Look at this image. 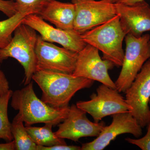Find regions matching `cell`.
Masks as SVG:
<instances>
[{"label": "cell", "mask_w": 150, "mask_h": 150, "mask_svg": "<svg viewBox=\"0 0 150 150\" xmlns=\"http://www.w3.org/2000/svg\"><path fill=\"white\" fill-rule=\"evenodd\" d=\"M16 150L15 142L14 140L6 143L0 144V150Z\"/></svg>", "instance_id": "obj_25"}, {"label": "cell", "mask_w": 150, "mask_h": 150, "mask_svg": "<svg viewBox=\"0 0 150 150\" xmlns=\"http://www.w3.org/2000/svg\"><path fill=\"white\" fill-rule=\"evenodd\" d=\"M38 15L58 28L65 30H74L75 8L72 3L52 0L44 6Z\"/></svg>", "instance_id": "obj_15"}, {"label": "cell", "mask_w": 150, "mask_h": 150, "mask_svg": "<svg viewBox=\"0 0 150 150\" xmlns=\"http://www.w3.org/2000/svg\"><path fill=\"white\" fill-rule=\"evenodd\" d=\"M11 106L18 110L25 126L38 123L58 125L67 118L69 106L64 108L51 107L39 99L35 94L31 81L21 89L13 92Z\"/></svg>", "instance_id": "obj_2"}, {"label": "cell", "mask_w": 150, "mask_h": 150, "mask_svg": "<svg viewBox=\"0 0 150 150\" xmlns=\"http://www.w3.org/2000/svg\"><path fill=\"white\" fill-rule=\"evenodd\" d=\"M126 34L123 31L118 15L103 24L81 35L83 40L101 51L102 59L121 67L124 53L122 46Z\"/></svg>", "instance_id": "obj_3"}, {"label": "cell", "mask_w": 150, "mask_h": 150, "mask_svg": "<svg viewBox=\"0 0 150 150\" xmlns=\"http://www.w3.org/2000/svg\"><path fill=\"white\" fill-rule=\"evenodd\" d=\"M147 126V132L144 137L137 139L126 138L125 140L130 144L136 145L142 150H150V121Z\"/></svg>", "instance_id": "obj_21"}, {"label": "cell", "mask_w": 150, "mask_h": 150, "mask_svg": "<svg viewBox=\"0 0 150 150\" xmlns=\"http://www.w3.org/2000/svg\"><path fill=\"white\" fill-rule=\"evenodd\" d=\"M13 91L10 90L0 96V139L7 142L13 140L11 131V123L10 122L8 114L9 102Z\"/></svg>", "instance_id": "obj_18"}, {"label": "cell", "mask_w": 150, "mask_h": 150, "mask_svg": "<svg viewBox=\"0 0 150 150\" xmlns=\"http://www.w3.org/2000/svg\"><path fill=\"white\" fill-rule=\"evenodd\" d=\"M53 125L45 124L43 127L25 126L28 133L37 146H51L59 144H67L64 139L59 138L52 131Z\"/></svg>", "instance_id": "obj_16"}, {"label": "cell", "mask_w": 150, "mask_h": 150, "mask_svg": "<svg viewBox=\"0 0 150 150\" xmlns=\"http://www.w3.org/2000/svg\"><path fill=\"white\" fill-rule=\"evenodd\" d=\"M52 0H16L18 12L28 15L38 14L44 6Z\"/></svg>", "instance_id": "obj_20"}, {"label": "cell", "mask_w": 150, "mask_h": 150, "mask_svg": "<svg viewBox=\"0 0 150 150\" xmlns=\"http://www.w3.org/2000/svg\"><path fill=\"white\" fill-rule=\"evenodd\" d=\"M112 123L105 126L97 138L88 143L82 144L81 150H102L119 135L130 134L139 138L142 134V127L130 112L112 115Z\"/></svg>", "instance_id": "obj_13"}, {"label": "cell", "mask_w": 150, "mask_h": 150, "mask_svg": "<svg viewBox=\"0 0 150 150\" xmlns=\"http://www.w3.org/2000/svg\"><path fill=\"white\" fill-rule=\"evenodd\" d=\"M107 1L110 3H112V4H115V3H118L121 0H107Z\"/></svg>", "instance_id": "obj_27"}, {"label": "cell", "mask_w": 150, "mask_h": 150, "mask_svg": "<svg viewBox=\"0 0 150 150\" xmlns=\"http://www.w3.org/2000/svg\"><path fill=\"white\" fill-rule=\"evenodd\" d=\"M81 147L74 145L59 144L51 146H37V150H81Z\"/></svg>", "instance_id": "obj_23"}, {"label": "cell", "mask_w": 150, "mask_h": 150, "mask_svg": "<svg viewBox=\"0 0 150 150\" xmlns=\"http://www.w3.org/2000/svg\"><path fill=\"white\" fill-rule=\"evenodd\" d=\"M125 93L126 102L132 108L131 114L142 128L147 126L150 121V58Z\"/></svg>", "instance_id": "obj_9"}, {"label": "cell", "mask_w": 150, "mask_h": 150, "mask_svg": "<svg viewBox=\"0 0 150 150\" xmlns=\"http://www.w3.org/2000/svg\"><path fill=\"white\" fill-rule=\"evenodd\" d=\"M74 5V30L82 35L117 15L115 4L107 0H71Z\"/></svg>", "instance_id": "obj_7"}, {"label": "cell", "mask_w": 150, "mask_h": 150, "mask_svg": "<svg viewBox=\"0 0 150 150\" xmlns=\"http://www.w3.org/2000/svg\"><path fill=\"white\" fill-rule=\"evenodd\" d=\"M0 11L10 17L18 12V6L13 0H0Z\"/></svg>", "instance_id": "obj_22"}, {"label": "cell", "mask_w": 150, "mask_h": 150, "mask_svg": "<svg viewBox=\"0 0 150 150\" xmlns=\"http://www.w3.org/2000/svg\"><path fill=\"white\" fill-rule=\"evenodd\" d=\"M36 71H47L72 74L78 53L45 41L38 36L35 48Z\"/></svg>", "instance_id": "obj_8"}, {"label": "cell", "mask_w": 150, "mask_h": 150, "mask_svg": "<svg viewBox=\"0 0 150 150\" xmlns=\"http://www.w3.org/2000/svg\"><path fill=\"white\" fill-rule=\"evenodd\" d=\"M149 105L150 107V99L149 100Z\"/></svg>", "instance_id": "obj_28"}, {"label": "cell", "mask_w": 150, "mask_h": 150, "mask_svg": "<svg viewBox=\"0 0 150 150\" xmlns=\"http://www.w3.org/2000/svg\"><path fill=\"white\" fill-rule=\"evenodd\" d=\"M21 116L18 113L13 120L11 131L15 142L16 150H37V145L29 136Z\"/></svg>", "instance_id": "obj_17"}, {"label": "cell", "mask_w": 150, "mask_h": 150, "mask_svg": "<svg viewBox=\"0 0 150 150\" xmlns=\"http://www.w3.org/2000/svg\"><path fill=\"white\" fill-rule=\"evenodd\" d=\"M36 31L21 23L15 30L12 39L5 48L0 49V62L9 58L16 60L24 70V85L29 84L36 71L35 48Z\"/></svg>", "instance_id": "obj_4"}, {"label": "cell", "mask_w": 150, "mask_h": 150, "mask_svg": "<svg viewBox=\"0 0 150 150\" xmlns=\"http://www.w3.org/2000/svg\"><path fill=\"white\" fill-rule=\"evenodd\" d=\"M26 16L18 12L13 16L0 21V49L5 48L10 42L15 30Z\"/></svg>", "instance_id": "obj_19"}, {"label": "cell", "mask_w": 150, "mask_h": 150, "mask_svg": "<svg viewBox=\"0 0 150 150\" xmlns=\"http://www.w3.org/2000/svg\"><path fill=\"white\" fill-rule=\"evenodd\" d=\"M62 122L58 124L59 129L54 133L59 138L75 142L82 137H97L105 126L103 121H90L86 112L75 104L69 106L67 118Z\"/></svg>", "instance_id": "obj_12"}, {"label": "cell", "mask_w": 150, "mask_h": 150, "mask_svg": "<svg viewBox=\"0 0 150 150\" xmlns=\"http://www.w3.org/2000/svg\"><path fill=\"white\" fill-rule=\"evenodd\" d=\"M115 6L116 14L126 35L138 37L150 31V6L146 1L130 5L117 3Z\"/></svg>", "instance_id": "obj_14"}, {"label": "cell", "mask_w": 150, "mask_h": 150, "mask_svg": "<svg viewBox=\"0 0 150 150\" xmlns=\"http://www.w3.org/2000/svg\"><path fill=\"white\" fill-rule=\"evenodd\" d=\"M143 1H146V0H121L118 3H121L124 4L130 5Z\"/></svg>", "instance_id": "obj_26"}, {"label": "cell", "mask_w": 150, "mask_h": 150, "mask_svg": "<svg viewBox=\"0 0 150 150\" xmlns=\"http://www.w3.org/2000/svg\"><path fill=\"white\" fill-rule=\"evenodd\" d=\"M22 23L35 30L40 34L43 40L58 43L70 51L79 53L86 46L81 35L74 30H65L54 27L36 14L26 15Z\"/></svg>", "instance_id": "obj_11"}, {"label": "cell", "mask_w": 150, "mask_h": 150, "mask_svg": "<svg viewBox=\"0 0 150 150\" xmlns=\"http://www.w3.org/2000/svg\"><path fill=\"white\" fill-rule=\"evenodd\" d=\"M32 80L42 91L41 100L51 107L60 108L68 107L76 93L88 88L94 81L73 74L47 71H37Z\"/></svg>", "instance_id": "obj_1"}, {"label": "cell", "mask_w": 150, "mask_h": 150, "mask_svg": "<svg viewBox=\"0 0 150 150\" xmlns=\"http://www.w3.org/2000/svg\"><path fill=\"white\" fill-rule=\"evenodd\" d=\"M99 50L87 44L78 53L76 67L73 75L97 81L111 88L116 89L115 83L110 78L108 71L115 65L100 56Z\"/></svg>", "instance_id": "obj_10"}, {"label": "cell", "mask_w": 150, "mask_h": 150, "mask_svg": "<svg viewBox=\"0 0 150 150\" xmlns=\"http://www.w3.org/2000/svg\"><path fill=\"white\" fill-rule=\"evenodd\" d=\"M87 101H78V107L91 115L94 122H99L102 118L116 113L130 112L131 107L126 99L116 89L102 84L96 89V93L90 96Z\"/></svg>", "instance_id": "obj_6"}, {"label": "cell", "mask_w": 150, "mask_h": 150, "mask_svg": "<svg viewBox=\"0 0 150 150\" xmlns=\"http://www.w3.org/2000/svg\"><path fill=\"white\" fill-rule=\"evenodd\" d=\"M10 90L8 81L0 67V96L7 92Z\"/></svg>", "instance_id": "obj_24"}, {"label": "cell", "mask_w": 150, "mask_h": 150, "mask_svg": "<svg viewBox=\"0 0 150 150\" xmlns=\"http://www.w3.org/2000/svg\"><path fill=\"white\" fill-rule=\"evenodd\" d=\"M126 51L122 69L115 82L119 92H126L130 87L145 62L150 58V35L143 34L136 37L127 34Z\"/></svg>", "instance_id": "obj_5"}]
</instances>
